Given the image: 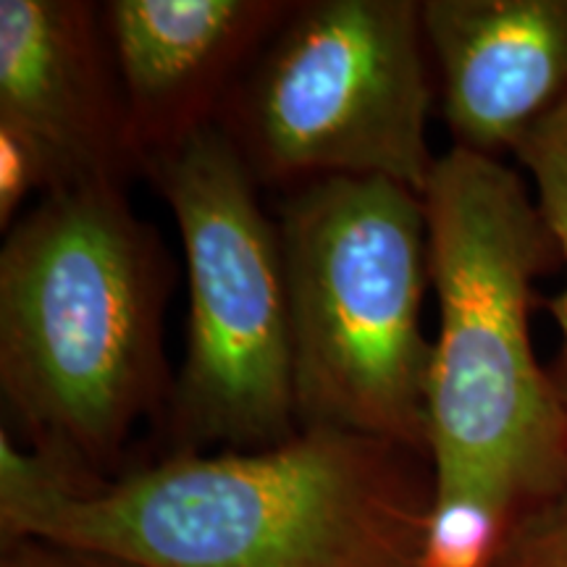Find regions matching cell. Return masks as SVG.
Returning <instances> with one entry per match:
<instances>
[{"label": "cell", "instance_id": "6da1fadb", "mask_svg": "<svg viewBox=\"0 0 567 567\" xmlns=\"http://www.w3.org/2000/svg\"><path fill=\"white\" fill-rule=\"evenodd\" d=\"M421 452L331 429L264 450H174L116 481L0 431V526L134 567H417Z\"/></svg>", "mask_w": 567, "mask_h": 567}, {"label": "cell", "instance_id": "7a4b0ae2", "mask_svg": "<svg viewBox=\"0 0 567 567\" xmlns=\"http://www.w3.org/2000/svg\"><path fill=\"white\" fill-rule=\"evenodd\" d=\"M118 182L51 189L0 247V394L30 446L87 471L166 415L163 316L176 268Z\"/></svg>", "mask_w": 567, "mask_h": 567}, {"label": "cell", "instance_id": "3957f363", "mask_svg": "<svg viewBox=\"0 0 567 567\" xmlns=\"http://www.w3.org/2000/svg\"><path fill=\"white\" fill-rule=\"evenodd\" d=\"M423 205L439 305L429 465L484 473L534 507L567 484V405L530 342L557 239L515 168L460 147L439 155Z\"/></svg>", "mask_w": 567, "mask_h": 567}, {"label": "cell", "instance_id": "277c9868", "mask_svg": "<svg viewBox=\"0 0 567 567\" xmlns=\"http://www.w3.org/2000/svg\"><path fill=\"white\" fill-rule=\"evenodd\" d=\"M300 429L425 452L434 342L423 195L386 179H318L276 205Z\"/></svg>", "mask_w": 567, "mask_h": 567}, {"label": "cell", "instance_id": "5b68a950", "mask_svg": "<svg viewBox=\"0 0 567 567\" xmlns=\"http://www.w3.org/2000/svg\"><path fill=\"white\" fill-rule=\"evenodd\" d=\"M436 95L421 0H295L216 126L258 187L350 176L423 195Z\"/></svg>", "mask_w": 567, "mask_h": 567}, {"label": "cell", "instance_id": "8992f818", "mask_svg": "<svg viewBox=\"0 0 567 567\" xmlns=\"http://www.w3.org/2000/svg\"><path fill=\"white\" fill-rule=\"evenodd\" d=\"M187 268V350L166 429L176 450H264L300 434L287 268L276 218L229 137L210 126L147 155Z\"/></svg>", "mask_w": 567, "mask_h": 567}, {"label": "cell", "instance_id": "52a82bcc", "mask_svg": "<svg viewBox=\"0 0 567 567\" xmlns=\"http://www.w3.org/2000/svg\"><path fill=\"white\" fill-rule=\"evenodd\" d=\"M0 124L45 147L61 187L142 176L101 3L0 0Z\"/></svg>", "mask_w": 567, "mask_h": 567}, {"label": "cell", "instance_id": "ba28073f", "mask_svg": "<svg viewBox=\"0 0 567 567\" xmlns=\"http://www.w3.org/2000/svg\"><path fill=\"white\" fill-rule=\"evenodd\" d=\"M105 34L147 155L216 126L226 97L295 0H109Z\"/></svg>", "mask_w": 567, "mask_h": 567}, {"label": "cell", "instance_id": "9c48e42d", "mask_svg": "<svg viewBox=\"0 0 567 567\" xmlns=\"http://www.w3.org/2000/svg\"><path fill=\"white\" fill-rule=\"evenodd\" d=\"M452 147L505 161L567 101V0H423Z\"/></svg>", "mask_w": 567, "mask_h": 567}, {"label": "cell", "instance_id": "30bf717a", "mask_svg": "<svg viewBox=\"0 0 567 567\" xmlns=\"http://www.w3.org/2000/svg\"><path fill=\"white\" fill-rule=\"evenodd\" d=\"M431 496L417 567H496L528 505L502 481L429 465Z\"/></svg>", "mask_w": 567, "mask_h": 567}, {"label": "cell", "instance_id": "8fae6325", "mask_svg": "<svg viewBox=\"0 0 567 567\" xmlns=\"http://www.w3.org/2000/svg\"><path fill=\"white\" fill-rule=\"evenodd\" d=\"M513 158L526 168L534 182L536 203L544 221L555 234L559 264L565 268V289L549 302V310L557 321L559 342H563L559 365L551 375L567 405V101L523 140Z\"/></svg>", "mask_w": 567, "mask_h": 567}, {"label": "cell", "instance_id": "7c38bea8", "mask_svg": "<svg viewBox=\"0 0 567 567\" xmlns=\"http://www.w3.org/2000/svg\"><path fill=\"white\" fill-rule=\"evenodd\" d=\"M59 187V168L45 147L17 126L0 124V226L9 229L17 221L30 195Z\"/></svg>", "mask_w": 567, "mask_h": 567}, {"label": "cell", "instance_id": "4fadbf2b", "mask_svg": "<svg viewBox=\"0 0 567 567\" xmlns=\"http://www.w3.org/2000/svg\"><path fill=\"white\" fill-rule=\"evenodd\" d=\"M496 567H567V484L523 513Z\"/></svg>", "mask_w": 567, "mask_h": 567}, {"label": "cell", "instance_id": "5bb4252c", "mask_svg": "<svg viewBox=\"0 0 567 567\" xmlns=\"http://www.w3.org/2000/svg\"><path fill=\"white\" fill-rule=\"evenodd\" d=\"M0 567H134L124 559L101 555L66 544L45 542V538L21 536L9 538L3 549Z\"/></svg>", "mask_w": 567, "mask_h": 567}]
</instances>
